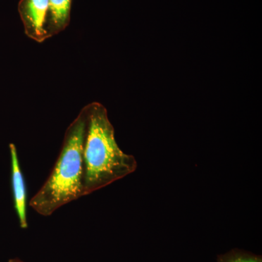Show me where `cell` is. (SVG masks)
I'll use <instances>...</instances> for the list:
<instances>
[{
    "instance_id": "obj_1",
    "label": "cell",
    "mask_w": 262,
    "mask_h": 262,
    "mask_svg": "<svg viewBox=\"0 0 262 262\" xmlns=\"http://www.w3.org/2000/svg\"><path fill=\"white\" fill-rule=\"evenodd\" d=\"M85 130L82 151L83 194H91L135 171L137 162L119 147L115 129L101 103L84 107Z\"/></svg>"
},
{
    "instance_id": "obj_2",
    "label": "cell",
    "mask_w": 262,
    "mask_h": 262,
    "mask_svg": "<svg viewBox=\"0 0 262 262\" xmlns=\"http://www.w3.org/2000/svg\"><path fill=\"white\" fill-rule=\"evenodd\" d=\"M84 108L65 133L59 156L49 177L30 201L39 214L48 216L83 194L82 151L85 130Z\"/></svg>"
},
{
    "instance_id": "obj_3",
    "label": "cell",
    "mask_w": 262,
    "mask_h": 262,
    "mask_svg": "<svg viewBox=\"0 0 262 262\" xmlns=\"http://www.w3.org/2000/svg\"><path fill=\"white\" fill-rule=\"evenodd\" d=\"M18 9L25 34L37 42L46 40L48 0H20Z\"/></svg>"
},
{
    "instance_id": "obj_4",
    "label": "cell",
    "mask_w": 262,
    "mask_h": 262,
    "mask_svg": "<svg viewBox=\"0 0 262 262\" xmlns=\"http://www.w3.org/2000/svg\"><path fill=\"white\" fill-rule=\"evenodd\" d=\"M9 147L11 157V185L15 209L18 214L20 227L26 229L28 227V223L27 218V189L25 181L19 163L16 147L14 144H10Z\"/></svg>"
},
{
    "instance_id": "obj_5",
    "label": "cell",
    "mask_w": 262,
    "mask_h": 262,
    "mask_svg": "<svg viewBox=\"0 0 262 262\" xmlns=\"http://www.w3.org/2000/svg\"><path fill=\"white\" fill-rule=\"evenodd\" d=\"M72 0H48L46 34L53 37L64 30L70 22Z\"/></svg>"
},
{
    "instance_id": "obj_6",
    "label": "cell",
    "mask_w": 262,
    "mask_h": 262,
    "mask_svg": "<svg viewBox=\"0 0 262 262\" xmlns=\"http://www.w3.org/2000/svg\"><path fill=\"white\" fill-rule=\"evenodd\" d=\"M222 262H261V259L255 256L244 254H235L229 256Z\"/></svg>"
},
{
    "instance_id": "obj_7",
    "label": "cell",
    "mask_w": 262,
    "mask_h": 262,
    "mask_svg": "<svg viewBox=\"0 0 262 262\" xmlns=\"http://www.w3.org/2000/svg\"><path fill=\"white\" fill-rule=\"evenodd\" d=\"M8 262H25L22 261V260L19 259V258H12V259H10Z\"/></svg>"
}]
</instances>
